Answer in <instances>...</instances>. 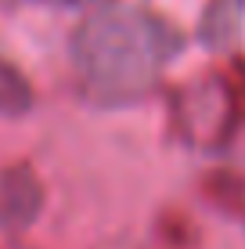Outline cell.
Wrapping results in <instances>:
<instances>
[{"mask_svg": "<svg viewBox=\"0 0 245 249\" xmlns=\"http://www.w3.org/2000/svg\"><path fill=\"white\" fill-rule=\"evenodd\" d=\"M18 101V76L0 62V108H11Z\"/></svg>", "mask_w": 245, "mask_h": 249, "instance_id": "6da1fadb", "label": "cell"}]
</instances>
